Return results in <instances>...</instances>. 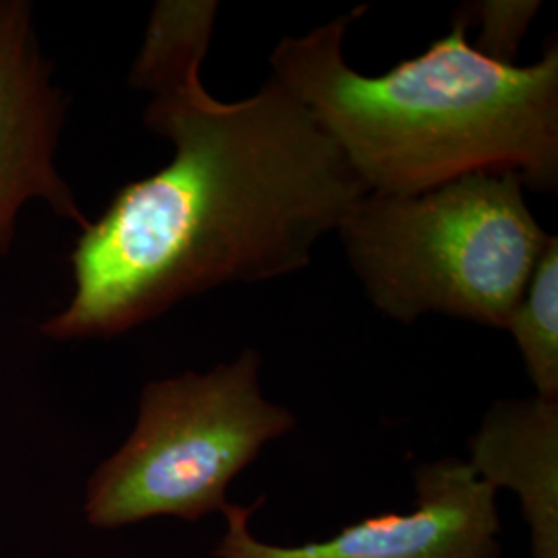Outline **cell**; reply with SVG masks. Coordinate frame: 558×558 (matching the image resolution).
Instances as JSON below:
<instances>
[{"label":"cell","instance_id":"cell-1","mask_svg":"<svg viewBox=\"0 0 558 558\" xmlns=\"http://www.w3.org/2000/svg\"><path fill=\"white\" fill-rule=\"evenodd\" d=\"M149 94L145 124L174 156L81 228L73 292L41 323L44 338H114L223 283L300 271L368 193L274 77L253 98L221 101L193 66Z\"/></svg>","mask_w":558,"mask_h":558},{"label":"cell","instance_id":"cell-2","mask_svg":"<svg viewBox=\"0 0 558 558\" xmlns=\"http://www.w3.org/2000/svg\"><path fill=\"white\" fill-rule=\"evenodd\" d=\"M359 7L271 54L279 81L339 147L368 193L416 195L476 172L558 186V46L536 64L488 59L453 29L414 59L371 77L343 59Z\"/></svg>","mask_w":558,"mask_h":558},{"label":"cell","instance_id":"cell-3","mask_svg":"<svg viewBox=\"0 0 558 558\" xmlns=\"http://www.w3.org/2000/svg\"><path fill=\"white\" fill-rule=\"evenodd\" d=\"M383 315L440 313L505 329L550 234L511 172H476L416 195L366 193L339 226Z\"/></svg>","mask_w":558,"mask_h":558},{"label":"cell","instance_id":"cell-4","mask_svg":"<svg viewBox=\"0 0 558 558\" xmlns=\"http://www.w3.org/2000/svg\"><path fill=\"white\" fill-rule=\"evenodd\" d=\"M259 368V354L246 350L209 373L149 383L133 433L85 486L87 523L119 530L223 511L230 482L296 426L286 408L263 398Z\"/></svg>","mask_w":558,"mask_h":558},{"label":"cell","instance_id":"cell-5","mask_svg":"<svg viewBox=\"0 0 558 558\" xmlns=\"http://www.w3.org/2000/svg\"><path fill=\"white\" fill-rule=\"evenodd\" d=\"M418 497L410 513L362 519L338 536L302 546H276L255 538L253 507L228 505V523L216 558H499L497 490L468 461L445 458L416 470Z\"/></svg>","mask_w":558,"mask_h":558},{"label":"cell","instance_id":"cell-6","mask_svg":"<svg viewBox=\"0 0 558 558\" xmlns=\"http://www.w3.org/2000/svg\"><path fill=\"white\" fill-rule=\"evenodd\" d=\"M64 119V92L44 57L32 2L0 0V260L29 203H44L80 228L89 221L60 174Z\"/></svg>","mask_w":558,"mask_h":558},{"label":"cell","instance_id":"cell-7","mask_svg":"<svg viewBox=\"0 0 558 558\" xmlns=\"http://www.w3.org/2000/svg\"><path fill=\"white\" fill-rule=\"evenodd\" d=\"M470 453L480 478L518 493L532 558H558V399L500 401L470 440Z\"/></svg>","mask_w":558,"mask_h":558},{"label":"cell","instance_id":"cell-8","mask_svg":"<svg viewBox=\"0 0 558 558\" xmlns=\"http://www.w3.org/2000/svg\"><path fill=\"white\" fill-rule=\"evenodd\" d=\"M220 4L214 0H160L129 81L135 89L191 64H203Z\"/></svg>","mask_w":558,"mask_h":558},{"label":"cell","instance_id":"cell-9","mask_svg":"<svg viewBox=\"0 0 558 558\" xmlns=\"http://www.w3.org/2000/svg\"><path fill=\"white\" fill-rule=\"evenodd\" d=\"M525 362L536 396L558 399V239L542 253L507 327Z\"/></svg>","mask_w":558,"mask_h":558},{"label":"cell","instance_id":"cell-10","mask_svg":"<svg viewBox=\"0 0 558 558\" xmlns=\"http://www.w3.org/2000/svg\"><path fill=\"white\" fill-rule=\"evenodd\" d=\"M539 2L515 0H486L461 9L470 25H482L478 44L474 46L488 59L515 64L519 44L530 23L538 13Z\"/></svg>","mask_w":558,"mask_h":558}]
</instances>
